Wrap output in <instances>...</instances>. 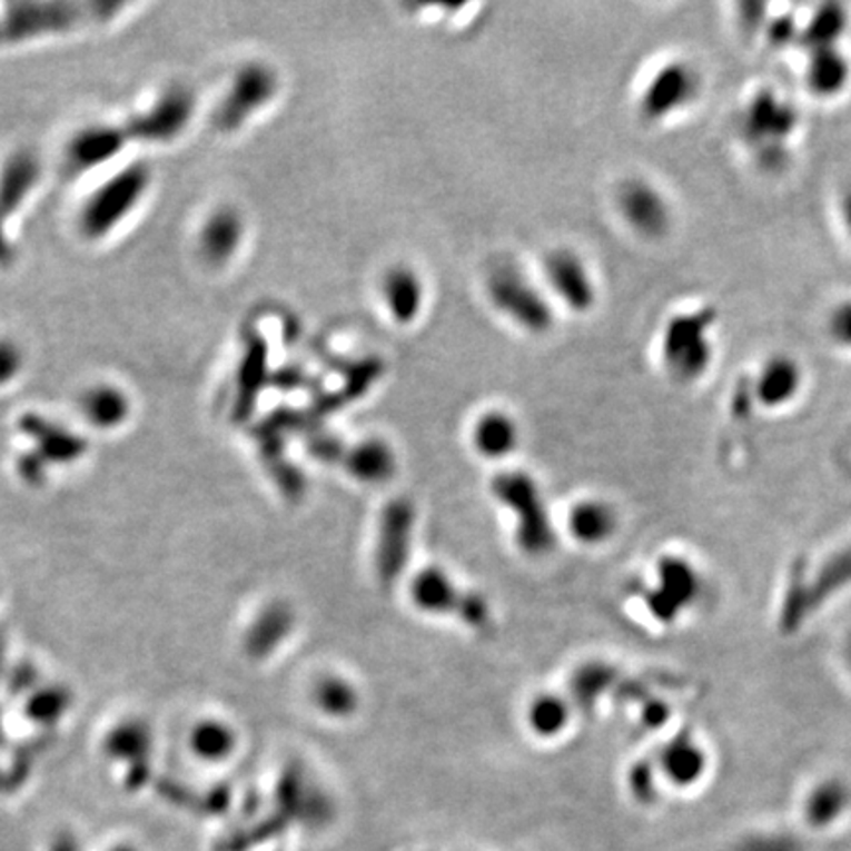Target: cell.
<instances>
[{"label":"cell","instance_id":"e0dca14e","mask_svg":"<svg viewBox=\"0 0 851 851\" xmlns=\"http://www.w3.org/2000/svg\"><path fill=\"white\" fill-rule=\"evenodd\" d=\"M473 446L485 459H503L518 447L521 431L511 414L503 410L483 413L473 426Z\"/></svg>","mask_w":851,"mask_h":851},{"label":"cell","instance_id":"44dd1931","mask_svg":"<svg viewBox=\"0 0 851 851\" xmlns=\"http://www.w3.org/2000/svg\"><path fill=\"white\" fill-rule=\"evenodd\" d=\"M22 431L30 438L38 439L42 462H71L78 459L86 449V439L73 436L71 432L61 431L52 422H46L36 414H30L22 420Z\"/></svg>","mask_w":851,"mask_h":851},{"label":"cell","instance_id":"ab89813d","mask_svg":"<svg viewBox=\"0 0 851 851\" xmlns=\"http://www.w3.org/2000/svg\"><path fill=\"white\" fill-rule=\"evenodd\" d=\"M2 656H4V641H2V636H0V662H2Z\"/></svg>","mask_w":851,"mask_h":851},{"label":"cell","instance_id":"7c38bea8","mask_svg":"<svg viewBox=\"0 0 851 851\" xmlns=\"http://www.w3.org/2000/svg\"><path fill=\"white\" fill-rule=\"evenodd\" d=\"M697 79L694 69L684 63H669L649 79L641 95V112L646 119H664L692 101Z\"/></svg>","mask_w":851,"mask_h":851},{"label":"cell","instance_id":"ba28073f","mask_svg":"<svg viewBox=\"0 0 851 851\" xmlns=\"http://www.w3.org/2000/svg\"><path fill=\"white\" fill-rule=\"evenodd\" d=\"M493 489L501 501H507L521 516L518 538L523 542L525 551L531 554L548 551L554 534L551 533V526L544 515L538 491L534 489L533 479L525 473H508V475H501Z\"/></svg>","mask_w":851,"mask_h":851},{"label":"cell","instance_id":"60d3db41","mask_svg":"<svg viewBox=\"0 0 851 851\" xmlns=\"http://www.w3.org/2000/svg\"><path fill=\"white\" fill-rule=\"evenodd\" d=\"M115 851H132V850H129V848H127V850H125V848H122V850H115Z\"/></svg>","mask_w":851,"mask_h":851},{"label":"cell","instance_id":"74e56055","mask_svg":"<svg viewBox=\"0 0 851 851\" xmlns=\"http://www.w3.org/2000/svg\"><path fill=\"white\" fill-rule=\"evenodd\" d=\"M843 224L848 225V229L851 231V191L843 198L842 204Z\"/></svg>","mask_w":851,"mask_h":851},{"label":"cell","instance_id":"8992f818","mask_svg":"<svg viewBox=\"0 0 851 851\" xmlns=\"http://www.w3.org/2000/svg\"><path fill=\"white\" fill-rule=\"evenodd\" d=\"M704 592L697 567L682 556H662L656 564V584L646 592V607L654 620L671 625L692 610Z\"/></svg>","mask_w":851,"mask_h":851},{"label":"cell","instance_id":"8fae6325","mask_svg":"<svg viewBox=\"0 0 851 851\" xmlns=\"http://www.w3.org/2000/svg\"><path fill=\"white\" fill-rule=\"evenodd\" d=\"M125 127L89 125L69 138L66 164L71 174H87L101 168L121 155L129 145Z\"/></svg>","mask_w":851,"mask_h":851},{"label":"cell","instance_id":"4dcf8cb0","mask_svg":"<svg viewBox=\"0 0 851 851\" xmlns=\"http://www.w3.org/2000/svg\"><path fill=\"white\" fill-rule=\"evenodd\" d=\"M316 702L319 707L326 712V714L334 715V718H344V715L352 714L357 705V696L353 692L352 686L344 682V680H324L318 686V694H316Z\"/></svg>","mask_w":851,"mask_h":851},{"label":"cell","instance_id":"d6986e66","mask_svg":"<svg viewBox=\"0 0 851 851\" xmlns=\"http://www.w3.org/2000/svg\"><path fill=\"white\" fill-rule=\"evenodd\" d=\"M345 465L359 482L383 483L395 472V452L385 439H362L345 452Z\"/></svg>","mask_w":851,"mask_h":851},{"label":"cell","instance_id":"4fadbf2b","mask_svg":"<svg viewBox=\"0 0 851 851\" xmlns=\"http://www.w3.org/2000/svg\"><path fill=\"white\" fill-rule=\"evenodd\" d=\"M245 237L247 224L241 211L231 206L217 207L199 227V257L204 258L209 267H225L241 253Z\"/></svg>","mask_w":851,"mask_h":851},{"label":"cell","instance_id":"ac0fdd59","mask_svg":"<svg viewBox=\"0 0 851 851\" xmlns=\"http://www.w3.org/2000/svg\"><path fill=\"white\" fill-rule=\"evenodd\" d=\"M802 387V373L796 363L786 357H774L766 362L755 383V396L766 408L789 405Z\"/></svg>","mask_w":851,"mask_h":851},{"label":"cell","instance_id":"836d02e7","mask_svg":"<svg viewBox=\"0 0 851 851\" xmlns=\"http://www.w3.org/2000/svg\"><path fill=\"white\" fill-rule=\"evenodd\" d=\"M830 332L842 345H851V301L843 304L832 314Z\"/></svg>","mask_w":851,"mask_h":851},{"label":"cell","instance_id":"f35d334b","mask_svg":"<svg viewBox=\"0 0 851 851\" xmlns=\"http://www.w3.org/2000/svg\"><path fill=\"white\" fill-rule=\"evenodd\" d=\"M843 664H845V669H848L851 676V635L850 639L845 641V645H843Z\"/></svg>","mask_w":851,"mask_h":851},{"label":"cell","instance_id":"603a6c76","mask_svg":"<svg viewBox=\"0 0 851 851\" xmlns=\"http://www.w3.org/2000/svg\"><path fill=\"white\" fill-rule=\"evenodd\" d=\"M81 413L97 428H117L130 413L129 396L112 385L87 388L81 396Z\"/></svg>","mask_w":851,"mask_h":851},{"label":"cell","instance_id":"d6a6232c","mask_svg":"<svg viewBox=\"0 0 851 851\" xmlns=\"http://www.w3.org/2000/svg\"><path fill=\"white\" fill-rule=\"evenodd\" d=\"M24 367V353L14 342L0 337V387L9 385Z\"/></svg>","mask_w":851,"mask_h":851},{"label":"cell","instance_id":"83f0119b","mask_svg":"<svg viewBox=\"0 0 851 851\" xmlns=\"http://www.w3.org/2000/svg\"><path fill=\"white\" fill-rule=\"evenodd\" d=\"M570 710L564 704V700L556 696H542L534 700L531 710H528V722L536 733L544 738L556 735L566 728Z\"/></svg>","mask_w":851,"mask_h":851},{"label":"cell","instance_id":"1f68e13d","mask_svg":"<svg viewBox=\"0 0 851 851\" xmlns=\"http://www.w3.org/2000/svg\"><path fill=\"white\" fill-rule=\"evenodd\" d=\"M613 680V671L605 664H594V666H585L580 671L576 679L577 696L585 697L590 704L594 702L595 697L602 696V692L607 690V686Z\"/></svg>","mask_w":851,"mask_h":851},{"label":"cell","instance_id":"5bb4252c","mask_svg":"<svg viewBox=\"0 0 851 851\" xmlns=\"http://www.w3.org/2000/svg\"><path fill=\"white\" fill-rule=\"evenodd\" d=\"M621 216L633 231L659 237L671 224V209L659 189L649 181L629 180L617 196Z\"/></svg>","mask_w":851,"mask_h":851},{"label":"cell","instance_id":"f1b7e54d","mask_svg":"<svg viewBox=\"0 0 851 851\" xmlns=\"http://www.w3.org/2000/svg\"><path fill=\"white\" fill-rule=\"evenodd\" d=\"M814 584V597H820V602L828 595L840 592L845 585H851V544L825 562L824 570L818 574Z\"/></svg>","mask_w":851,"mask_h":851},{"label":"cell","instance_id":"2e32d148","mask_svg":"<svg viewBox=\"0 0 851 851\" xmlns=\"http://www.w3.org/2000/svg\"><path fill=\"white\" fill-rule=\"evenodd\" d=\"M659 765L672 783L686 786L704 776L707 755L696 738H692L690 733H679L662 745Z\"/></svg>","mask_w":851,"mask_h":851},{"label":"cell","instance_id":"d590c367","mask_svg":"<svg viewBox=\"0 0 851 851\" xmlns=\"http://www.w3.org/2000/svg\"><path fill=\"white\" fill-rule=\"evenodd\" d=\"M14 676H18V682H10L12 690L28 689L30 684H34L36 672L34 669H30V666H22V669H18V671L14 672Z\"/></svg>","mask_w":851,"mask_h":851},{"label":"cell","instance_id":"30bf717a","mask_svg":"<svg viewBox=\"0 0 851 851\" xmlns=\"http://www.w3.org/2000/svg\"><path fill=\"white\" fill-rule=\"evenodd\" d=\"M380 301L388 319L398 327L414 326L426 310L428 288L410 265H395L380 278Z\"/></svg>","mask_w":851,"mask_h":851},{"label":"cell","instance_id":"3957f363","mask_svg":"<svg viewBox=\"0 0 851 851\" xmlns=\"http://www.w3.org/2000/svg\"><path fill=\"white\" fill-rule=\"evenodd\" d=\"M97 4L79 2H58V0H18L2 4L0 10V46L10 43L38 42L43 38L61 36L95 20Z\"/></svg>","mask_w":851,"mask_h":851},{"label":"cell","instance_id":"e575fe53","mask_svg":"<svg viewBox=\"0 0 851 851\" xmlns=\"http://www.w3.org/2000/svg\"><path fill=\"white\" fill-rule=\"evenodd\" d=\"M671 710L664 702H654L645 710V723L649 728H661L662 723L669 720Z\"/></svg>","mask_w":851,"mask_h":851},{"label":"cell","instance_id":"52a82bcc","mask_svg":"<svg viewBox=\"0 0 851 851\" xmlns=\"http://www.w3.org/2000/svg\"><path fill=\"white\" fill-rule=\"evenodd\" d=\"M544 283L552 300L572 314H587L597 304V283L585 258L574 249H554L544 258Z\"/></svg>","mask_w":851,"mask_h":851},{"label":"cell","instance_id":"5b68a950","mask_svg":"<svg viewBox=\"0 0 851 851\" xmlns=\"http://www.w3.org/2000/svg\"><path fill=\"white\" fill-rule=\"evenodd\" d=\"M198 111V97L188 86L166 87L156 95L155 101L145 111L137 112L125 122L130 140H142L147 145H170L180 138L194 121Z\"/></svg>","mask_w":851,"mask_h":851},{"label":"cell","instance_id":"6da1fadb","mask_svg":"<svg viewBox=\"0 0 851 851\" xmlns=\"http://www.w3.org/2000/svg\"><path fill=\"white\" fill-rule=\"evenodd\" d=\"M152 181L148 164H127L89 194L79 209L78 225L89 241H101L117 231L142 204Z\"/></svg>","mask_w":851,"mask_h":851},{"label":"cell","instance_id":"7402d4cb","mask_svg":"<svg viewBox=\"0 0 851 851\" xmlns=\"http://www.w3.org/2000/svg\"><path fill=\"white\" fill-rule=\"evenodd\" d=\"M617 526V516L610 503L585 499L577 503L570 513V533L574 538L590 546L610 541Z\"/></svg>","mask_w":851,"mask_h":851},{"label":"cell","instance_id":"ffe728a7","mask_svg":"<svg viewBox=\"0 0 851 851\" xmlns=\"http://www.w3.org/2000/svg\"><path fill=\"white\" fill-rule=\"evenodd\" d=\"M268 378V347L263 337L250 336L245 344L239 373H237V410L235 413H249L250 406L255 405L258 393L267 385Z\"/></svg>","mask_w":851,"mask_h":851},{"label":"cell","instance_id":"7a4b0ae2","mask_svg":"<svg viewBox=\"0 0 851 851\" xmlns=\"http://www.w3.org/2000/svg\"><path fill=\"white\" fill-rule=\"evenodd\" d=\"M485 294L491 308L528 336L551 334L556 311L551 296L528 276L511 267L493 268L485 280Z\"/></svg>","mask_w":851,"mask_h":851},{"label":"cell","instance_id":"9c48e42d","mask_svg":"<svg viewBox=\"0 0 851 851\" xmlns=\"http://www.w3.org/2000/svg\"><path fill=\"white\" fill-rule=\"evenodd\" d=\"M710 318L700 314L676 316L664 329L662 357L666 367L680 378H694L707 367L710 342L705 327Z\"/></svg>","mask_w":851,"mask_h":851},{"label":"cell","instance_id":"277c9868","mask_svg":"<svg viewBox=\"0 0 851 851\" xmlns=\"http://www.w3.org/2000/svg\"><path fill=\"white\" fill-rule=\"evenodd\" d=\"M280 76L267 61H247L232 73L221 101L214 112L219 132H237L257 115L275 103Z\"/></svg>","mask_w":851,"mask_h":851},{"label":"cell","instance_id":"d4e9b609","mask_svg":"<svg viewBox=\"0 0 851 851\" xmlns=\"http://www.w3.org/2000/svg\"><path fill=\"white\" fill-rule=\"evenodd\" d=\"M414 602L420 605L422 610L431 613H446L454 607H459L462 603L456 587L447 580L446 574L438 570H426L420 576L416 577L413 587Z\"/></svg>","mask_w":851,"mask_h":851},{"label":"cell","instance_id":"cb8c5ba5","mask_svg":"<svg viewBox=\"0 0 851 851\" xmlns=\"http://www.w3.org/2000/svg\"><path fill=\"white\" fill-rule=\"evenodd\" d=\"M850 71V61L843 58L838 46H817L810 58L807 79L817 93L834 95L848 83Z\"/></svg>","mask_w":851,"mask_h":851},{"label":"cell","instance_id":"9a60e30c","mask_svg":"<svg viewBox=\"0 0 851 851\" xmlns=\"http://www.w3.org/2000/svg\"><path fill=\"white\" fill-rule=\"evenodd\" d=\"M42 178L40 160L28 150H18L0 166V221H9L32 196Z\"/></svg>","mask_w":851,"mask_h":851},{"label":"cell","instance_id":"f546056e","mask_svg":"<svg viewBox=\"0 0 851 851\" xmlns=\"http://www.w3.org/2000/svg\"><path fill=\"white\" fill-rule=\"evenodd\" d=\"M69 692L58 686L34 692L27 704L28 718L34 722L52 723L60 720L69 707Z\"/></svg>","mask_w":851,"mask_h":851},{"label":"cell","instance_id":"484cf974","mask_svg":"<svg viewBox=\"0 0 851 851\" xmlns=\"http://www.w3.org/2000/svg\"><path fill=\"white\" fill-rule=\"evenodd\" d=\"M150 731L145 723L127 722L109 733L107 738V753L115 759L132 761L137 766H145L148 751H150Z\"/></svg>","mask_w":851,"mask_h":851},{"label":"cell","instance_id":"8d00e7d4","mask_svg":"<svg viewBox=\"0 0 851 851\" xmlns=\"http://www.w3.org/2000/svg\"><path fill=\"white\" fill-rule=\"evenodd\" d=\"M14 257L10 247L9 235L4 231V221H0V265H7Z\"/></svg>","mask_w":851,"mask_h":851},{"label":"cell","instance_id":"4316f807","mask_svg":"<svg viewBox=\"0 0 851 851\" xmlns=\"http://www.w3.org/2000/svg\"><path fill=\"white\" fill-rule=\"evenodd\" d=\"M191 749L204 761H224L235 749V733L225 723L207 720L191 731Z\"/></svg>","mask_w":851,"mask_h":851}]
</instances>
